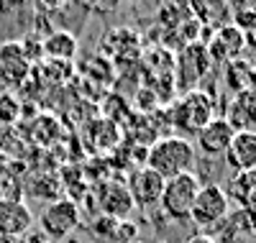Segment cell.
<instances>
[{"mask_svg": "<svg viewBox=\"0 0 256 243\" xmlns=\"http://www.w3.org/2000/svg\"><path fill=\"white\" fill-rule=\"evenodd\" d=\"M146 166L154 169L164 180L180 174H190L195 166V146L182 136H164L152 144L146 151Z\"/></svg>", "mask_w": 256, "mask_h": 243, "instance_id": "obj_1", "label": "cell"}, {"mask_svg": "<svg viewBox=\"0 0 256 243\" xmlns=\"http://www.w3.org/2000/svg\"><path fill=\"white\" fill-rule=\"evenodd\" d=\"M198 190H200V180L192 172L166 180L162 200H159L162 212L166 218L177 220V223L190 220V210H192V202H195V197H198Z\"/></svg>", "mask_w": 256, "mask_h": 243, "instance_id": "obj_2", "label": "cell"}, {"mask_svg": "<svg viewBox=\"0 0 256 243\" xmlns=\"http://www.w3.org/2000/svg\"><path fill=\"white\" fill-rule=\"evenodd\" d=\"M80 220H82L80 205L74 200H67V197H59L41 210L38 230L46 236V240H67L77 230Z\"/></svg>", "mask_w": 256, "mask_h": 243, "instance_id": "obj_3", "label": "cell"}, {"mask_svg": "<svg viewBox=\"0 0 256 243\" xmlns=\"http://www.w3.org/2000/svg\"><path fill=\"white\" fill-rule=\"evenodd\" d=\"M228 192L220 187V184H200L198 190V197L192 202V210H190V220L200 228H216L220 220H226L228 215Z\"/></svg>", "mask_w": 256, "mask_h": 243, "instance_id": "obj_4", "label": "cell"}, {"mask_svg": "<svg viewBox=\"0 0 256 243\" xmlns=\"http://www.w3.org/2000/svg\"><path fill=\"white\" fill-rule=\"evenodd\" d=\"M164 176H159L154 169H148L146 164L144 166H136L131 174H128V194L134 200V208H144V210H152L159 205L162 200V192H164Z\"/></svg>", "mask_w": 256, "mask_h": 243, "instance_id": "obj_5", "label": "cell"}, {"mask_svg": "<svg viewBox=\"0 0 256 243\" xmlns=\"http://www.w3.org/2000/svg\"><path fill=\"white\" fill-rule=\"evenodd\" d=\"M210 120H212V105L200 90H192L184 100H180L174 105V126L177 128H187L192 134H198Z\"/></svg>", "mask_w": 256, "mask_h": 243, "instance_id": "obj_6", "label": "cell"}, {"mask_svg": "<svg viewBox=\"0 0 256 243\" xmlns=\"http://www.w3.org/2000/svg\"><path fill=\"white\" fill-rule=\"evenodd\" d=\"M98 205H100V215H108L113 220H128V215L134 210V200L128 194L126 182H118V180L102 182L98 192Z\"/></svg>", "mask_w": 256, "mask_h": 243, "instance_id": "obj_7", "label": "cell"}, {"mask_svg": "<svg viewBox=\"0 0 256 243\" xmlns=\"http://www.w3.org/2000/svg\"><path fill=\"white\" fill-rule=\"evenodd\" d=\"M226 159L236 172L256 169V130L238 128L226 148Z\"/></svg>", "mask_w": 256, "mask_h": 243, "instance_id": "obj_8", "label": "cell"}, {"mask_svg": "<svg viewBox=\"0 0 256 243\" xmlns=\"http://www.w3.org/2000/svg\"><path fill=\"white\" fill-rule=\"evenodd\" d=\"M31 64L20 49L18 41L0 44V82L3 84H20L28 77Z\"/></svg>", "mask_w": 256, "mask_h": 243, "instance_id": "obj_9", "label": "cell"}, {"mask_svg": "<svg viewBox=\"0 0 256 243\" xmlns=\"http://www.w3.org/2000/svg\"><path fill=\"white\" fill-rule=\"evenodd\" d=\"M28 230H34V215L24 202H8L0 200V236L6 238H20Z\"/></svg>", "mask_w": 256, "mask_h": 243, "instance_id": "obj_10", "label": "cell"}, {"mask_svg": "<svg viewBox=\"0 0 256 243\" xmlns=\"http://www.w3.org/2000/svg\"><path fill=\"white\" fill-rule=\"evenodd\" d=\"M233 134L236 130H233V126L226 118H212L198 130V146L208 156H218V154H226Z\"/></svg>", "mask_w": 256, "mask_h": 243, "instance_id": "obj_11", "label": "cell"}, {"mask_svg": "<svg viewBox=\"0 0 256 243\" xmlns=\"http://www.w3.org/2000/svg\"><path fill=\"white\" fill-rule=\"evenodd\" d=\"M77 36L70 31H52L44 41H41V52L52 62H72L77 56Z\"/></svg>", "mask_w": 256, "mask_h": 243, "instance_id": "obj_12", "label": "cell"}, {"mask_svg": "<svg viewBox=\"0 0 256 243\" xmlns=\"http://www.w3.org/2000/svg\"><path fill=\"white\" fill-rule=\"evenodd\" d=\"M230 194L246 208H256V169L238 172L233 176V190Z\"/></svg>", "mask_w": 256, "mask_h": 243, "instance_id": "obj_13", "label": "cell"}, {"mask_svg": "<svg viewBox=\"0 0 256 243\" xmlns=\"http://www.w3.org/2000/svg\"><path fill=\"white\" fill-rule=\"evenodd\" d=\"M216 41L223 46V52H220V56H223V59L236 56V54L244 49V34H241L236 26H226V28H220Z\"/></svg>", "mask_w": 256, "mask_h": 243, "instance_id": "obj_14", "label": "cell"}, {"mask_svg": "<svg viewBox=\"0 0 256 243\" xmlns=\"http://www.w3.org/2000/svg\"><path fill=\"white\" fill-rule=\"evenodd\" d=\"M59 190H62V184L56 182V176H36V180L31 182V187H28V192L34 194V197H38V200H46V202H54V200H59Z\"/></svg>", "mask_w": 256, "mask_h": 243, "instance_id": "obj_15", "label": "cell"}, {"mask_svg": "<svg viewBox=\"0 0 256 243\" xmlns=\"http://www.w3.org/2000/svg\"><path fill=\"white\" fill-rule=\"evenodd\" d=\"M20 118V102L10 92H0V126H10Z\"/></svg>", "mask_w": 256, "mask_h": 243, "instance_id": "obj_16", "label": "cell"}, {"mask_svg": "<svg viewBox=\"0 0 256 243\" xmlns=\"http://www.w3.org/2000/svg\"><path fill=\"white\" fill-rule=\"evenodd\" d=\"M116 226H118V220H113V218H108V215H98L92 223H90V230H92L95 238L110 243V240H113V233H116Z\"/></svg>", "mask_w": 256, "mask_h": 243, "instance_id": "obj_17", "label": "cell"}, {"mask_svg": "<svg viewBox=\"0 0 256 243\" xmlns=\"http://www.w3.org/2000/svg\"><path fill=\"white\" fill-rule=\"evenodd\" d=\"M134 240H138V228L131 223V220H118L110 243H134Z\"/></svg>", "mask_w": 256, "mask_h": 243, "instance_id": "obj_18", "label": "cell"}, {"mask_svg": "<svg viewBox=\"0 0 256 243\" xmlns=\"http://www.w3.org/2000/svg\"><path fill=\"white\" fill-rule=\"evenodd\" d=\"M236 28L244 34V31H248V34H256V10L254 8H241L238 13H236Z\"/></svg>", "mask_w": 256, "mask_h": 243, "instance_id": "obj_19", "label": "cell"}, {"mask_svg": "<svg viewBox=\"0 0 256 243\" xmlns=\"http://www.w3.org/2000/svg\"><path fill=\"white\" fill-rule=\"evenodd\" d=\"M20 243H49V240L41 230H28L26 236H20Z\"/></svg>", "mask_w": 256, "mask_h": 243, "instance_id": "obj_20", "label": "cell"}, {"mask_svg": "<svg viewBox=\"0 0 256 243\" xmlns=\"http://www.w3.org/2000/svg\"><path fill=\"white\" fill-rule=\"evenodd\" d=\"M184 243H212L208 236H192V238H187Z\"/></svg>", "mask_w": 256, "mask_h": 243, "instance_id": "obj_21", "label": "cell"}, {"mask_svg": "<svg viewBox=\"0 0 256 243\" xmlns=\"http://www.w3.org/2000/svg\"><path fill=\"white\" fill-rule=\"evenodd\" d=\"M134 243H141V240H134Z\"/></svg>", "mask_w": 256, "mask_h": 243, "instance_id": "obj_22", "label": "cell"}]
</instances>
